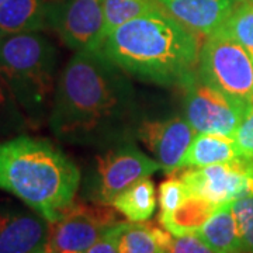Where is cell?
I'll use <instances>...</instances> for the list:
<instances>
[{"mask_svg": "<svg viewBox=\"0 0 253 253\" xmlns=\"http://www.w3.org/2000/svg\"><path fill=\"white\" fill-rule=\"evenodd\" d=\"M126 75L101 49L75 52L56 82L48 117L54 135L68 144L104 148L136 135L138 104Z\"/></svg>", "mask_w": 253, "mask_h": 253, "instance_id": "6da1fadb", "label": "cell"}, {"mask_svg": "<svg viewBox=\"0 0 253 253\" xmlns=\"http://www.w3.org/2000/svg\"><path fill=\"white\" fill-rule=\"evenodd\" d=\"M197 36L161 10L116 28L100 49L134 78L181 87L197 71L201 48Z\"/></svg>", "mask_w": 253, "mask_h": 253, "instance_id": "7a4b0ae2", "label": "cell"}, {"mask_svg": "<svg viewBox=\"0 0 253 253\" xmlns=\"http://www.w3.org/2000/svg\"><path fill=\"white\" fill-rule=\"evenodd\" d=\"M79 183V168L52 142L28 135L0 142V190L49 224L75 203Z\"/></svg>", "mask_w": 253, "mask_h": 253, "instance_id": "3957f363", "label": "cell"}, {"mask_svg": "<svg viewBox=\"0 0 253 253\" xmlns=\"http://www.w3.org/2000/svg\"><path fill=\"white\" fill-rule=\"evenodd\" d=\"M58 51L40 33L0 38V79L21 114L38 123L52 107L56 89Z\"/></svg>", "mask_w": 253, "mask_h": 253, "instance_id": "277c9868", "label": "cell"}, {"mask_svg": "<svg viewBox=\"0 0 253 253\" xmlns=\"http://www.w3.org/2000/svg\"><path fill=\"white\" fill-rule=\"evenodd\" d=\"M197 75L253 111V58L241 44L221 34L208 36L200 48Z\"/></svg>", "mask_w": 253, "mask_h": 253, "instance_id": "5b68a950", "label": "cell"}, {"mask_svg": "<svg viewBox=\"0 0 253 253\" xmlns=\"http://www.w3.org/2000/svg\"><path fill=\"white\" fill-rule=\"evenodd\" d=\"M181 87L184 90V114L196 132L234 136L244 118L252 113L206 83L197 71Z\"/></svg>", "mask_w": 253, "mask_h": 253, "instance_id": "8992f818", "label": "cell"}, {"mask_svg": "<svg viewBox=\"0 0 253 253\" xmlns=\"http://www.w3.org/2000/svg\"><path fill=\"white\" fill-rule=\"evenodd\" d=\"M120 222L113 208L73 203L54 224H49L46 251L51 253H84Z\"/></svg>", "mask_w": 253, "mask_h": 253, "instance_id": "52a82bcc", "label": "cell"}, {"mask_svg": "<svg viewBox=\"0 0 253 253\" xmlns=\"http://www.w3.org/2000/svg\"><path fill=\"white\" fill-rule=\"evenodd\" d=\"M162 170L159 162L144 154L129 141L107 148L97 158L96 170V200L100 204L111 206L120 193L134 183L151 177Z\"/></svg>", "mask_w": 253, "mask_h": 253, "instance_id": "ba28073f", "label": "cell"}, {"mask_svg": "<svg viewBox=\"0 0 253 253\" xmlns=\"http://www.w3.org/2000/svg\"><path fill=\"white\" fill-rule=\"evenodd\" d=\"M180 177L189 194L215 207L253 194V161L249 159L191 168Z\"/></svg>", "mask_w": 253, "mask_h": 253, "instance_id": "9c48e42d", "label": "cell"}, {"mask_svg": "<svg viewBox=\"0 0 253 253\" xmlns=\"http://www.w3.org/2000/svg\"><path fill=\"white\" fill-rule=\"evenodd\" d=\"M52 28L75 52L103 45V0H62L56 4Z\"/></svg>", "mask_w": 253, "mask_h": 253, "instance_id": "30bf717a", "label": "cell"}, {"mask_svg": "<svg viewBox=\"0 0 253 253\" xmlns=\"http://www.w3.org/2000/svg\"><path fill=\"white\" fill-rule=\"evenodd\" d=\"M196 134L187 118L170 117L141 123L135 136L152 152L163 172L170 174L181 169Z\"/></svg>", "mask_w": 253, "mask_h": 253, "instance_id": "8fae6325", "label": "cell"}, {"mask_svg": "<svg viewBox=\"0 0 253 253\" xmlns=\"http://www.w3.org/2000/svg\"><path fill=\"white\" fill-rule=\"evenodd\" d=\"M49 222L36 211L0 204V253L46 251Z\"/></svg>", "mask_w": 253, "mask_h": 253, "instance_id": "7c38bea8", "label": "cell"}, {"mask_svg": "<svg viewBox=\"0 0 253 253\" xmlns=\"http://www.w3.org/2000/svg\"><path fill=\"white\" fill-rule=\"evenodd\" d=\"M162 9L199 36L215 34L234 10V0H158Z\"/></svg>", "mask_w": 253, "mask_h": 253, "instance_id": "4fadbf2b", "label": "cell"}, {"mask_svg": "<svg viewBox=\"0 0 253 253\" xmlns=\"http://www.w3.org/2000/svg\"><path fill=\"white\" fill-rule=\"evenodd\" d=\"M58 0H6L0 6V38L52 28Z\"/></svg>", "mask_w": 253, "mask_h": 253, "instance_id": "5bb4252c", "label": "cell"}, {"mask_svg": "<svg viewBox=\"0 0 253 253\" xmlns=\"http://www.w3.org/2000/svg\"><path fill=\"white\" fill-rule=\"evenodd\" d=\"M196 234L215 253H245L232 203L218 207Z\"/></svg>", "mask_w": 253, "mask_h": 253, "instance_id": "9a60e30c", "label": "cell"}, {"mask_svg": "<svg viewBox=\"0 0 253 253\" xmlns=\"http://www.w3.org/2000/svg\"><path fill=\"white\" fill-rule=\"evenodd\" d=\"M241 159L235 139L221 134L197 132L183 159L184 168H204L215 163L232 162Z\"/></svg>", "mask_w": 253, "mask_h": 253, "instance_id": "2e32d148", "label": "cell"}, {"mask_svg": "<svg viewBox=\"0 0 253 253\" xmlns=\"http://www.w3.org/2000/svg\"><path fill=\"white\" fill-rule=\"evenodd\" d=\"M111 207L131 222H144L156 208V190L149 177L134 183L113 200Z\"/></svg>", "mask_w": 253, "mask_h": 253, "instance_id": "e0dca14e", "label": "cell"}, {"mask_svg": "<svg viewBox=\"0 0 253 253\" xmlns=\"http://www.w3.org/2000/svg\"><path fill=\"white\" fill-rule=\"evenodd\" d=\"M218 207L206 200L189 194L186 201L173 214L159 215V221L172 235L196 234Z\"/></svg>", "mask_w": 253, "mask_h": 253, "instance_id": "ac0fdd59", "label": "cell"}, {"mask_svg": "<svg viewBox=\"0 0 253 253\" xmlns=\"http://www.w3.org/2000/svg\"><path fill=\"white\" fill-rule=\"evenodd\" d=\"M161 10L163 9L158 0H103V40H106L116 28L128 21Z\"/></svg>", "mask_w": 253, "mask_h": 253, "instance_id": "d6986e66", "label": "cell"}, {"mask_svg": "<svg viewBox=\"0 0 253 253\" xmlns=\"http://www.w3.org/2000/svg\"><path fill=\"white\" fill-rule=\"evenodd\" d=\"M120 253H165L155 238L152 225L142 222H117L114 225Z\"/></svg>", "mask_w": 253, "mask_h": 253, "instance_id": "ffe728a7", "label": "cell"}, {"mask_svg": "<svg viewBox=\"0 0 253 253\" xmlns=\"http://www.w3.org/2000/svg\"><path fill=\"white\" fill-rule=\"evenodd\" d=\"M215 34L236 41L253 58V4L235 3L229 17Z\"/></svg>", "mask_w": 253, "mask_h": 253, "instance_id": "44dd1931", "label": "cell"}, {"mask_svg": "<svg viewBox=\"0 0 253 253\" xmlns=\"http://www.w3.org/2000/svg\"><path fill=\"white\" fill-rule=\"evenodd\" d=\"M232 212L235 215L245 253H253V194L232 201Z\"/></svg>", "mask_w": 253, "mask_h": 253, "instance_id": "7402d4cb", "label": "cell"}, {"mask_svg": "<svg viewBox=\"0 0 253 253\" xmlns=\"http://www.w3.org/2000/svg\"><path fill=\"white\" fill-rule=\"evenodd\" d=\"M189 197L187 189L181 177H169L161 183L159 186V206H161V214L168 215L173 214L176 210L181 207V204Z\"/></svg>", "mask_w": 253, "mask_h": 253, "instance_id": "603a6c76", "label": "cell"}, {"mask_svg": "<svg viewBox=\"0 0 253 253\" xmlns=\"http://www.w3.org/2000/svg\"><path fill=\"white\" fill-rule=\"evenodd\" d=\"M232 138L235 139L241 159L253 161V111L244 118Z\"/></svg>", "mask_w": 253, "mask_h": 253, "instance_id": "cb8c5ba5", "label": "cell"}, {"mask_svg": "<svg viewBox=\"0 0 253 253\" xmlns=\"http://www.w3.org/2000/svg\"><path fill=\"white\" fill-rule=\"evenodd\" d=\"M168 253H215L197 234L174 236Z\"/></svg>", "mask_w": 253, "mask_h": 253, "instance_id": "d4e9b609", "label": "cell"}, {"mask_svg": "<svg viewBox=\"0 0 253 253\" xmlns=\"http://www.w3.org/2000/svg\"><path fill=\"white\" fill-rule=\"evenodd\" d=\"M17 109V104L13 99V96L10 94L9 89L0 79V128L11 120Z\"/></svg>", "mask_w": 253, "mask_h": 253, "instance_id": "484cf974", "label": "cell"}, {"mask_svg": "<svg viewBox=\"0 0 253 253\" xmlns=\"http://www.w3.org/2000/svg\"><path fill=\"white\" fill-rule=\"evenodd\" d=\"M84 253H120L118 252L117 239L114 235V226Z\"/></svg>", "mask_w": 253, "mask_h": 253, "instance_id": "4316f807", "label": "cell"}, {"mask_svg": "<svg viewBox=\"0 0 253 253\" xmlns=\"http://www.w3.org/2000/svg\"><path fill=\"white\" fill-rule=\"evenodd\" d=\"M235 3H246V4H253V0H234Z\"/></svg>", "mask_w": 253, "mask_h": 253, "instance_id": "83f0119b", "label": "cell"}, {"mask_svg": "<svg viewBox=\"0 0 253 253\" xmlns=\"http://www.w3.org/2000/svg\"><path fill=\"white\" fill-rule=\"evenodd\" d=\"M4 1H6V0H0V6H1V4H3Z\"/></svg>", "mask_w": 253, "mask_h": 253, "instance_id": "f1b7e54d", "label": "cell"}, {"mask_svg": "<svg viewBox=\"0 0 253 253\" xmlns=\"http://www.w3.org/2000/svg\"><path fill=\"white\" fill-rule=\"evenodd\" d=\"M38 253H46V251H44V252H38Z\"/></svg>", "mask_w": 253, "mask_h": 253, "instance_id": "f546056e", "label": "cell"}, {"mask_svg": "<svg viewBox=\"0 0 253 253\" xmlns=\"http://www.w3.org/2000/svg\"><path fill=\"white\" fill-rule=\"evenodd\" d=\"M46 253H51V252H48V251H46Z\"/></svg>", "mask_w": 253, "mask_h": 253, "instance_id": "4dcf8cb0", "label": "cell"}]
</instances>
